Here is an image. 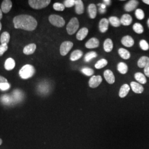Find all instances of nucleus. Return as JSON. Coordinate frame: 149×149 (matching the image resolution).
I'll list each match as a JSON object with an SVG mask.
<instances>
[{
	"label": "nucleus",
	"mask_w": 149,
	"mask_h": 149,
	"mask_svg": "<svg viewBox=\"0 0 149 149\" xmlns=\"http://www.w3.org/2000/svg\"><path fill=\"white\" fill-rule=\"evenodd\" d=\"M106 9H102V8H100V12L101 13H105L106 12Z\"/></svg>",
	"instance_id": "nucleus-46"
},
{
	"label": "nucleus",
	"mask_w": 149,
	"mask_h": 149,
	"mask_svg": "<svg viewBox=\"0 0 149 149\" xmlns=\"http://www.w3.org/2000/svg\"><path fill=\"white\" fill-rule=\"evenodd\" d=\"M102 82V78L101 76H93L91 77L88 84L91 88H96L100 85Z\"/></svg>",
	"instance_id": "nucleus-7"
},
{
	"label": "nucleus",
	"mask_w": 149,
	"mask_h": 149,
	"mask_svg": "<svg viewBox=\"0 0 149 149\" xmlns=\"http://www.w3.org/2000/svg\"><path fill=\"white\" fill-rule=\"evenodd\" d=\"M121 42L124 46L129 48L133 47L134 44V40L133 38L129 36H127L123 38Z\"/></svg>",
	"instance_id": "nucleus-11"
},
{
	"label": "nucleus",
	"mask_w": 149,
	"mask_h": 149,
	"mask_svg": "<svg viewBox=\"0 0 149 149\" xmlns=\"http://www.w3.org/2000/svg\"><path fill=\"white\" fill-rule=\"evenodd\" d=\"M143 2H144L145 3L147 4V5H149V0H143Z\"/></svg>",
	"instance_id": "nucleus-47"
},
{
	"label": "nucleus",
	"mask_w": 149,
	"mask_h": 149,
	"mask_svg": "<svg viewBox=\"0 0 149 149\" xmlns=\"http://www.w3.org/2000/svg\"><path fill=\"white\" fill-rule=\"evenodd\" d=\"M88 12L91 18L94 19L97 15V7L95 4L91 3L88 7Z\"/></svg>",
	"instance_id": "nucleus-23"
},
{
	"label": "nucleus",
	"mask_w": 149,
	"mask_h": 149,
	"mask_svg": "<svg viewBox=\"0 0 149 149\" xmlns=\"http://www.w3.org/2000/svg\"><path fill=\"white\" fill-rule=\"evenodd\" d=\"M107 64H108V61L107 60L104 59H100L99 61H98L96 63L95 66L97 69H101L105 67Z\"/></svg>",
	"instance_id": "nucleus-31"
},
{
	"label": "nucleus",
	"mask_w": 149,
	"mask_h": 149,
	"mask_svg": "<svg viewBox=\"0 0 149 149\" xmlns=\"http://www.w3.org/2000/svg\"><path fill=\"white\" fill-rule=\"evenodd\" d=\"M147 23H148V27H149V19H148V22H147Z\"/></svg>",
	"instance_id": "nucleus-51"
},
{
	"label": "nucleus",
	"mask_w": 149,
	"mask_h": 149,
	"mask_svg": "<svg viewBox=\"0 0 149 149\" xmlns=\"http://www.w3.org/2000/svg\"><path fill=\"white\" fill-rule=\"evenodd\" d=\"M10 39V34L8 32H3L0 38V41L1 44H8Z\"/></svg>",
	"instance_id": "nucleus-28"
},
{
	"label": "nucleus",
	"mask_w": 149,
	"mask_h": 149,
	"mask_svg": "<svg viewBox=\"0 0 149 149\" xmlns=\"http://www.w3.org/2000/svg\"><path fill=\"white\" fill-rule=\"evenodd\" d=\"M2 18V11L1 10V9L0 8V20Z\"/></svg>",
	"instance_id": "nucleus-48"
},
{
	"label": "nucleus",
	"mask_w": 149,
	"mask_h": 149,
	"mask_svg": "<svg viewBox=\"0 0 149 149\" xmlns=\"http://www.w3.org/2000/svg\"><path fill=\"white\" fill-rule=\"evenodd\" d=\"M79 28V22L77 18H72L67 25L66 30L69 35H73Z\"/></svg>",
	"instance_id": "nucleus-4"
},
{
	"label": "nucleus",
	"mask_w": 149,
	"mask_h": 149,
	"mask_svg": "<svg viewBox=\"0 0 149 149\" xmlns=\"http://www.w3.org/2000/svg\"><path fill=\"white\" fill-rule=\"evenodd\" d=\"M130 86L132 87V90L133 91L136 93H141L144 91V87L139 84L138 82H132L130 83Z\"/></svg>",
	"instance_id": "nucleus-15"
},
{
	"label": "nucleus",
	"mask_w": 149,
	"mask_h": 149,
	"mask_svg": "<svg viewBox=\"0 0 149 149\" xmlns=\"http://www.w3.org/2000/svg\"><path fill=\"white\" fill-rule=\"evenodd\" d=\"M11 86L8 82L2 83L0 84V90L2 91H6L10 89Z\"/></svg>",
	"instance_id": "nucleus-41"
},
{
	"label": "nucleus",
	"mask_w": 149,
	"mask_h": 149,
	"mask_svg": "<svg viewBox=\"0 0 149 149\" xmlns=\"http://www.w3.org/2000/svg\"><path fill=\"white\" fill-rule=\"evenodd\" d=\"M108 21H109V22L112 24V26H113V27H119L120 26V24H121L120 19L117 17H114V16L111 17H109Z\"/></svg>",
	"instance_id": "nucleus-29"
},
{
	"label": "nucleus",
	"mask_w": 149,
	"mask_h": 149,
	"mask_svg": "<svg viewBox=\"0 0 149 149\" xmlns=\"http://www.w3.org/2000/svg\"><path fill=\"white\" fill-rule=\"evenodd\" d=\"M36 72V70L33 66L29 64H27L23 66L19 70V74L20 77L23 79H28L34 74Z\"/></svg>",
	"instance_id": "nucleus-2"
},
{
	"label": "nucleus",
	"mask_w": 149,
	"mask_h": 149,
	"mask_svg": "<svg viewBox=\"0 0 149 149\" xmlns=\"http://www.w3.org/2000/svg\"><path fill=\"white\" fill-rule=\"evenodd\" d=\"M49 20L50 23L55 27H63L65 24L64 18L59 15H52L49 16Z\"/></svg>",
	"instance_id": "nucleus-5"
},
{
	"label": "nucleus",
	"mask_w": 149,
	"mask_h": 149,
	"mask_svg": "<svg viewBox=\"0 0 149 149\" xmlns=\"http://www.w3.org/2000/svg\"><path fill=\"white\" fill-rule=\"evenodd\" d=\"M104 77L108 84H113L114 83L115 77L111 70H106L104 72Z\"/></svg>",
	"instance_id": "nucleus-8"
},
{
	"label": "nucleus",
	"mask_w": 149,
	"mask_h": 149,
	"mask_svg": "<svg viewBox=\"0 0 149 149\" xmlns=\"http://www.w3.org/2000/svg\"><path fill=\"white\" fill-rule=\"evenodd\" d=\"M103 48L106 52H111L113 48V42L111 39H107L103 44Z\"/></svg>",
	"instance_id": "nucleus-22"
},
{
	"label": "nucleus",
	"mask_w": 149,
	"mask_h": 149,
	"mask_svg": "<svg viewBox=\"0 0 149 149\" xmlns=\"http://www.w3.org/2000/svg\"><path fill=\"white\" fill-rule=\"evenodd\" d=\"M99 40L96 38H92L86 43V47L88 49L97 48L99 46Z\"/></svg>",
	"instance_id": "nucleus-12"
},
{
	"label": "nucleus",
	"mask_w": 149,
	"mask_h": 149,
	"mask_svg": "<svg viewBox=\"0 0 149 149\" xmlns=\"http://www.w3.org/2000/svg\"><path fill=\"white\" fill-rule=\"evenodd\" d=\"M118 53L122 58L125 60L129 59L130 57V54L129 52L124 48H120L118 50Z\"/></svg>",
	"instance_id": "nucleus-26"
},
{
	"label": "nucleus",
	"mask_w": 149,
	"mask_h": 149,
	"mask_svg": "<svg viewBox=\"0 0 149 149\" xmlns=\"http://www.w3.org/2000/svg\"><path fill=\"white\" fill-rule=\"evenodd\" d=\"M134 77L135 80L141 84H145L147 82L145 75L141 72H136L134 75Z\"/></svg>",
	"instance_id": "nucleus-25"
},
{
	"label": "nucleus",
	"mask_w": 149,
	"mask_h": 149,
	"mask_svg": "<svg viewBox=\"0 0 149 149\" xmlns=\"http://www.w3.org/2000/svg\"><path fill=\"white\" fill-rule=\"evenodd\" d=\"M8 49V45L6 44H1L0 45V56L3 55Z\"/></svg>",
	"instance_id": "nucleus-40"
},
{
	"label": "nucleus",
	"mask_w": 149,
	"mask_h": 149,
	"mask_svg": "<svg viewBox=\"0 0 149 149\" xmlns=\"http://www.w3.org/2000/svg\"><path fill=\"white\" fill-rule=\"evenodd\" d=\"M1 101L4 104L6 105H8L10 104L12 102V98L10 96L7 95H5L1 97Z\"/></svg>",
	"instance_id": "nucleus-32"
},
{
	"label": "nucleus",
	"mask_w": 149,
	"mask_h": 149,
	"mask_svg": "<svg viewBox=\"0 0 149 149\" xmlns=\"http://www.w3.org/2000/svg\"><path fill=\"white\" fill-rule=\"evenodd\" d=\"M81 71L84 74H85L87 76H91L94 73L93 70H92L91 68H83L81 70Z\"/></svg>",
	"instance_id": "nucleus-37"
},
{
	"label": "nucleus",
	"mask_w": 149,
	"mask_h": 149,
	"mask_svg": "<svg viewBox=\"0 0 149 149\" xmlns=\"http://www.w3.org/2000/svg\"><path fill=\"white\" fill-rule=\"evenodd\" d=\"M64 5L65 7H72L75 6V0H66L64 1Z\"/></svg>",
	"instance_id": "nucleus-39"
},
{
	"label": "nucleus",
	"mask_w": 149,
	"mask_h": 149,
	"mask_svg": "<svg viewBox=\"0 0 149 149\" xmlns=\"http://www.w3.org/2000/svg\"><path fill=\"white\" fill-rule=\"evenodd\" d=\"M117 69L122 74H125L128 72V67L127 65L124 63H120L118 65Z\"/></svg>",
	"instance_id": "nucleus-27"
},
{
	"label": "nucleus",
	"mask_w": 149,
	"mask_h": 149,
	"mask_svg": "<svg viewBox=\"0 0 149 149\" xmlns=\"http://www.w3.org/2000/svg\"><path fill=\"white\" fill-rule=\"evenodd\" d=\"M15 65L16 63L14 59L12 58H8L6 60L5 63V68L8 71H10L15 68Z\"/></svg>",
	"instance_id": "nucleus-19"
},
{
	"label": "nucleus",
	"mask_w": 149,
	"mask_h": 149,
	"mask_svg": "<svg viewBox=\"0 0 149 149\" xmlns=\"http://www.w3.org/2000/svg\"><path fill=\"white\" fill-rule=\"evenodd\" d=\"M135 16L139 20L143 19L145 17L144 11L141 9H137L135 11Z\"/></svg>",
	"instance_id": "nucleus-36"
},
{
	"label": "nucleus",
	"mask_w": 149,
	"mask_h": 149,
	"mask_svg": "<svg viewBox=\"0 0 149 149\" xmlns=\"http://www.w3.org/2000/svg\"><path fill=\"white\" fill-rule=\"evenodd\" d=\"M12 3L10 0H5L1 5V10L5 13H8L12 8Z\"/></svg>",
	"instance_id": "nucleus-10"
},
{
	"label": "nucleus",
	"mask_w": 149,
	"mask_h": 149,
	"mask_svg": "<svg viewBox=\"0 0 149 149\" xmlns=\"http://www.w3.org/2000/svg\"><path fill=\"white\" fill-rule=\"evenodd\" d=\"M1 28H2V24H1V22H0V31H1Z\"/></svg>",
	"instance_id": "nucleus-49"
},
{
	"label": "nucleus",
	"mask_w": 149,
	"mask_h": 149,
	"mask_svg": "<svg viewBox=\"0 0 149 149\" xmlns=\"http://www.w3.org/2000/svg\"><path fill=\"white\" fill-rule=\"evenodd\" d=\"M37 46L35 44L32 43L26 45L23 49V53L26 55H31L35 52Z\"/></svg>",
	"instance_id": "nucleus-14"
},
{
	"label": "nucleus",
	"mask_w": 149,
	"mask_h": 149,
	"mask_svg": "<svg viewBox=\"0 0 149 149\" xmlns=\"http://www.w3.org/2000/svg\"><path fill=\"white\" fill-rule=\"evenodd\" d=\"M139 2L136 0H131L127 2L124 6V10L127 12H131L138 6Z\"/></svg>",
	"instance_id": "nucleus-9"
},
{
	"label": "nucleus",
	"mask_w": 149,
	"mask_h": 149,
	"mask_svg": "<svg viewBox=\"0 0 149 149\" xmlns=\"http://www.w3.org/2000/svg\"><path fill=\"white\" fill-rule=\"evenodd\" d=\"M8 82L6 78H5L3 76H0V84H2V83H6V82Z\"/></svg>",
	"instance_id": "nucleus-43"
},
{
	"label": "nucleus",
	"mask_w": 149,
	"mask_h": 149,
	"mask_svg": "<svg viewBox=\"0 0 149 149\" xmlns=\"http://www.w3.org/2000/svg\"><path fill=\"white\" fill-rule=\"evenodd\" d=\"M51 2L50 0H29L28 3L33 9L39 10L47 7Z\"/></svg>",
	"instance_id": "nucleus-3"
},
{
	"label": "nucleus",
	"mask_w": 149,
	"mask_h": 149,
	"mask_svg": "<svg viewBox=\"0 0 149 149\" xmlns=\"http://www.w3.org/2000/svg\"><path fill=\"white\" fill-rule=\"evenodd\" d=\"M54 9L56 11H63L65 10V6L64 4L59 3V2H56L53 5Z\"/></svg>",
	"instance_id": "nucleus-35"
},
{
	"label": "nucleus",
	"mask_w": 149,
	"mask_h": 149,
	"mask_svg": "<svg viewBox=\"0 0 149 149\" xmlns=\"http://www.w3.org/2000/svg\"><path fill=\"white\" fill-rule=\"evenodd\" d=\"M97 56V54L95 52H91L86 54L85 56V61L86 62H89L93 58H95Z\"/></svg>",
	"instance_id": "nucleus-34"
},
{
	"label": "nucleus",
	"mask_w": 149,
	"mask_h": 149,
	"mask_svg": "<svg viewBox=\"0 0 149 149\" xmlns=\"http://www.w3.org/2000/svg\"><path fill=\"white\" fill-rule=\"evenodd\" d=\"M130 91V87L127 84H124L121 87L119 92V96L120 98H124L128 95Z\"/></svg>",
	"instance_id": "nucleus-20"
},
{
	"label": "nucleus",
	"mask_w": 149,
	"mask_h": 149,
	"mask_svg": "<svg viewBox=\"0 0 149 149\" xmlns=\"http://www.w3.org/2000/svg\"><path fill=\"white\" fill-rule=\"evenodd\" d=\"M83 55V52L80 50H74L70 56V60L72 61H77L80 59Z\"/></svg>",
	"instance_id": "nucleus-21"
},
{
	"label": "nucleus",
	"mask_w": 149,
	"mask_h": 149,
	"mask_svg": "<svg viewBox=\"0 0 149 149\" xmlns=\"http://www.w3.org/2000/svg\"><path fill=\"white\" fill-rule=\"evenodd\" d=\"M140 48L144 51H146L149 50V45L148 42L145 40H141L140 42Z\"/></svg>",
	"instance_id": "nucleus-38"
},
{
	"label": "nucleus",
	"mask_w": 149,
	"mask_h": 149,
	"mask_svg": "<svg viewBox=\"0 0 149 149\" xmlns=\"http://www.w3.org/2000/svg\"><path fill=\"white\" fill-rule=\"evenodd\" d=\"M133 28L134 32H136L138 34H141L144 32V28H143V26L138 23H135L134 24Z\"/></svg>",
	"instance_id": "nucleus-33"
},
{
	"label": "nucleus",
	"mask_w": 149,
	"mask_h": 149,
	"mask_svg": "<svg viewBox=\"0 0 149 149\" xmlns=\"http://www.w3.org/2000/svg\"><path fill=\"white\" fill-rule=\"evenodd\" d=\"M109 21L106 18H103L100 22L99 23V28L100 32L104 33L106 32L108 28V26H109Z\"/></svg>",
	"instance_id": "nucleus-13"
},
{
	"label": "nucleus",
	"mask_w": 149,
	"mask_h": 149,
	"mask_svg": "<svg viewBox=\"0 0 149 149\" xmlns=\"http://www.w3.org/2000/svg\"><path fill=\"white\" fill-rule=\"evenodd\" d=\"M74 44L71 42L65 41L62 43L60 45V52L62 56L66 55L72 49Z\"/></svg>",
	"instance_id": "nucleus-6"
},
{
	"label": "nucleus",
	"mask_w": 149,
	"mask_h": 149,
	"mask_svg": "<svg viewBox=\"0 0 149 149\" xmlns=\"http://www.w3.org/2000/svg\"><path fill=\"white\" fill-rule=\"evenodd\" d=\"M149 65V58L147 56H142L138 61V65L140 68H145Z\"/></svg>",
	"instance_id": "nucleus-24"
},
{
	"label": "nucleus",
	"mask_w": 149,
	"mask_h": 149,
	"mask_svg": "<svg viewBox=\"0 0 149 149\" xmlns=\"http://www.w3.org/2000/svg\"><path fill=\"white\" fill-rule=\"evenodd\" d=\"M14 27L16 29H22L28 31H34L37 27L36 19L31 16L21 15L13 18Z\"/></svg>",
	"instance_id": "nucleus-1"
},
{
	"label": "nucleus",
	"mask_w": 149,
	"mask_h": 149,
	"mask_svg": "<svg viewBox=\"0 0 149 149\" xmlns=\"http://www.w3.org/2000/svg\"><path fill=\"white\" fill-rule=\"evenodd\" d=\"M2 140L0 139V145L2 144Z\"/></svg>",
	"instance_id": "nucleus-50"
},
{
	"label": "nucleus",
	"mask_w": 149,
	"mask_h": 149,
	"mask_svg": "<svg viewBox=\"0 0 149 149\" xmlns=\"http://www.w3.org/2000/svg\"><path fill=\"white\" fill-rule=\"evenodd\" d=\"M98 5L99 6H100V8H102V9H106V6L103 3H100L98 4Z\"/></svg>",
	"instance_id": "nucleus-45"
},
{
	"label": "nucleus",
	"mask_w": 149,
	"mask_h": 149,
	"mask_svg": "<svg viewBox=\"0 0 149 149\" xmlns=\"http://www.w3.org/2000/svg\"><path fill=\"white\" fill-rule=\"evenodd\" d=\"M12 95H13V96L12 97V100L16 102L21 101L23 95H22V93L21 91L18 90H16L14 91Z\"/></svg>",
	"instance_id": "nucleus-30"
},
{
	"label": "nucleus",
	"mask_w": 149,
	"mask_h": 149,
	"mask_svg": "<svg viewBox=\"0 0 149 149\" xmlns=\"http://www.w3.org/2000/svg\"><path fill=\"white\" fill-rule=\"evenodd\" d=\"M111 1L110 0H104L103 1V3L106 6H109L111 5Z\"/></svg>",
	"instance_id": "nucleus-44"
},
{
	"label": "nucleus",
	"mask_w": 149,
	"mask_h": 149,
	"mask_svg": "<svg viewBox=\"0 0 149 149\" xmlns=\"http://www.w3.org/2000/svg\"><path fill=\"white\" fill-rule=\"evenodd\" d=\"M88 33V30L87 28H82L80 29L79 31L77 32L76 35V38L79 40H84Z\"/></svg>",
	"instance_id": "nucleus-18"
},
{
	"label": "nucleus",
	"mask_w": 149,
	"mask_h": 149,
	"mask_svg": "<svg viewBox=\"0 0 149 149\" xmlns=\"http://www.w3.org/2000/svg\"><path fill=\"white\" fill-rule=\"evenodd\" d=\"M144 73L147 77H149V65L144 68Z\"/></svg>",
	"instance_id": "nucleus-42"
},
{
	"label": "nucleus",
	"mask_w": 149,
	"mask_h": 149,
	"mask_svg": "<svg viewBox=\"0 0 149 149\" xmlns=\"http://www.w3.org/2000/svg\"><path fill=\"white\" fill-rule=\"evenodd\" d=\"M75 11L78 15H81L84 12V6L81 0L75 1Z\"/></svg>",
	"instance_id": "nucleus-16"
},
{
	"label": "nucleus",
	"mask_w": 149,
	"mask_h": 149,
	"mask_svg": "<svg viewBox=\"0 0 149 149\" xmlns=\"http://www.w3.org/2000/svg\"><path fill=\"white\" fill-rule=\"evenodd\" d=\"M121 24H122L123 26H129L130 24H131V23H132V17H131L130 15H128V14H125L123 15L121 19H120Z\"/></svg>",
	"instance_id": "nucleus-17"
}]
</instances>
